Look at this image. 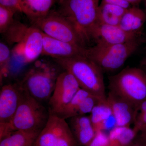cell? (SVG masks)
<instances>
[{"instance_id": "83f0119b", "label": "cell", "mask_w": 146, "mask_h": 146, "mask_svg": "<svg viewBox=\"0 0 146 146\" xmlns=\"http://www.w3.org/2000/svg\"><path fill=\"white\" fill-rule=\"evenodd\" d=\"M101 2L120 6L126 9L131 6L125 0H101Z\"/></svg>"}, {"instance_id": "5b68a950", "label": "cell", "mask_w": 146, "mask_h": 146, "mask_svg": "<svg viewBox=\"0 0 146 146\" xmlns=\"http://www.w3.org/2000/svg\"><path fill=\"white\" fill-rule=\"evenodd\" d=\"M4 34L15 44L12 53L22 63H33L42 55L43 33L36 27L14 22Z\"/></svg>"}, {"instance_id": "5bb4252c", "label": "cell", "mask_w": 146, "mask_h": 146, "mask_svg": "<svg viewBox=\"0 0 146 146\" xmlns=\"http://www.w3.org/2000/svg\"><path fill=\"white\" fill-rule=\"evenodd\" d=\"M85 48L50 37L43 33L42 55L52 59L66 58L84 54Z\"/></svg>"}, {"instance_id": "e575fe53", "label": "cell", "mask_w": 146, "mask_h": 146, "mask_svg": "<svg viewBox=\"0 0 146 146\" xmlns=\"http://www.w3.org/2000/svg\"><path fill=\"white\" fill-rule=\"evenodd\" d=\"M104 146H114L113 145H112V144H110V143L109 145H107Z\"/></svg>"}, {"instance_id": "6da1fadb", "label": "cell", "mask_w": 146, "mask_h": 146, "mask_svg": "<svg viewBox=\"0 0 146 146\" xmlns=\"http://www.w3.org/2000/svg\"><path fill=\"white\" fill-rule=\"evenodd\" d=\"M33 63L19 82L36 100L48 103L58 78L64 70L53 59H37Z\"/></svg>"}, {"instance_id": "30bf717a", "label": "cell", "mask_w": 146, "mask_h": 146, "mask_svg": "<svg viewBox=\"0 0 146 146\" xmlns=\"http://www.w3.org/2000/svg\"><path fill=\"white\" fill-rule=\"evenodd\" d=\"M80 89L74 76L64 70L58 76L54 90L48 102L50 113L56 114L63 109Z\"/></svg>"}, {"instance_id": "3957f363", "label": "cell", "mask_w": 146, "mask_h": 146, "mask_svg": "<svg viewBox=\"0 0 146 146\" xmlns=\"http://www.w3.org/2000/svg\"><path fill=\"white\" fill-rule=\"evenodd\" d=\"M50 115L48 108L32 96L22 86L21 100L16 113L10 124L0 131V138L15 131H41L46 124Z\"/></svg>"}, {"instance_id": "4316f807", "label": "cell", "mask_w": 146, "mask_h": 146, "mask_svg": "<svg viewBox=\"0 0 146 146\" xmlns=\"http://www.w3.org/2000/svg\"><path fill=\"white\" fill-rule=\"evenodd\" d=\"M0 5L11 9L15 12H21L19 0H0Z\"/></svg>"}, {"instance_id": "d4e9b609", "label": "cell", "mask_w": 146, "mask_h": 146, "mask_svg": "<svg viewBox=\"0 0 146 146\" xmlns=\"http://www.w3.org/2000/svg\"><path fill=\"white\" fill-rule=\"evenodd\" d=\"M133 128L138 133L146 126V100L139 107L138 115Z\"/></svg>"}, {"instance_id": "cb8c5ba5", "label": "cell", "mask_w": 146, "mask_h": 146, "mask_svg": "<svg viewBox=\"0 0 146 146\" xmlns=\"http://www.w3.org/2000/svg\"><path fill=\"white\" fill-rule=\"evenodd\" d=\"M16 13L11 9L0 5V32L4 34L14 23L13 16Z\"/></svg>"}, {"instance_id": "7a4b0ae2", "label": "cell", "mask_w": 146, "mask_h": 146, "mask_svg": "<svg viewBox=\"0 0 146 146\" xmlns=\"http://www.w3.org/2000/svg\"><path fill=\"white\" fill-rule=\"evenodd\" d=\"M53 59L74 76L80 88L106 100L103 71L94 61L83 54Z\"/></svg>"}, {"instance_id": "7402d4cb", "label": "cell", "mask_w": 146, "mask_h": 146, "mask_svg": "<svg viewBox=\"0 0 146 146\" xmlns=\"http://www.w3.org/2000/svg\"><path fill=\"white\" fill-rule=\"evenodd\" d=\"M112 112L107 100H102L94 108L89 116L91 122L96 131L102 130L105 122L111 117Z\"/></svg>"}, {"instance_id": "4fadbf2b", "label": "cell", "mask_w": 146, "mask_h": 146, "mask_svg": "<svg viewBox=\"0 0 146 146\" xmlns=\"http://www.w3.org/2000/svg\"><path fill=\"white\" fill-rule=\"evenodd\" d=\"M102 100H104L80 88L68 105L54 115L66 120L76 116L90 114L94 108Z\"/></svg>"}, {"instance_id": "ba28073f", "label": "cell", "mask_w": 146, "mask_h": 146, "mask_svg": "<svg viewBox=\"0 0 146 146\" xmlns=\"http://www.w3.org/2000/svg\"><path fill=\"white\" fill-rule=\"evenodd\" d=\"M33 146H80L65 119L50 113Z\"/></svg>"}, {"instance_id": "ac0fdd59", "label": "cell", "mask_w": 146, "mask_h": 146, "mask_svg": "<svg viewBox=\"0 0 146 146\" xmlns=\"http://www.w3.org/2000/svg\"><path fill=\"white\" fill-rule=\"evenodd\" d=\"M146 21V13L138 6L130 7L122 17L119 26L127 32L141 31Z\"/></svg>"}, {"instance_id": "603a6c76", "label": "cell", "mask_w": 146, "mask_h": 146, "mask_svg": "<svg viewBox=\"0 0 146 146\" xmlns=\"http://www.w3.org/2000/svg\"><path fill=\"white\" fill-rule=\"evenodd\" d=\"M11 52L7 45L2 42L0 43V80H3L8 75L10 62Z\"/></svg>"}, {"instance_id": "ffe728a7", "label": "cell", "mask_w": 146, "mask_h": 146, "mask_svg": "<svg viewBox=\"0 0 146 146\" xmlns=\"http://www.w3.org/2000/svg\"><path fill=\"white\" fill-rule=\"evenodd\" d=\"M40 132L15 131L1 138L0 146H33Z\"/></svg>"}, {"instance_id": "9a60e30c", "label": "cell", "mask_w": 146, "mask_h": 146, "mask_svg": "<svg viewBox=\"0 0 146 146\" xmlns=\"http://www.w3.org/2000/svg\"><path fill=\"white\" fill-rule=\"evenodd\" d=\"M107 100L111 107L117 127H130L134 124L138 111L133 105L108 91Z\"/></svg>"}, {"instance_id": "1f68e13d", "label": "cell", "mask_w": 146, "mask_h": 146, "mask_svg": "<svg viewBox=\"0 0 146 146\" xmlns=\"http://www.w3.org/2000/svg\"><path fill=\"white\" fill-rule=\"evenodd\" d=\"M141 65V66H142V69H143L146 73V64H143V65Z\"/></svg>"}, {"instance_id": "52a82bcc", "label": "cell", "mask_w": 146, "mask_h": 146, "mask_svg": "<svg viewBox=\"0 0 146 146\" xmlns=\"http://www.w3.org/2000/svg\"><path fill=\"white\" fill-rule=\"evenodd\" d=\"M144 42L143 35L123 44H96L85 48L84 55L96 63L103 71H115L121 68Z\"/></svg>"}, {"instance_id": "44dd1931", "label": "cell", "mask_w": 146, "mask_h": 146, "mask_svg": "<svg viewBox=\"0 0 146 146\" xmlns=\"http://www.w3.org/2000/svg\"><path fill=\"white\" fill-rule=\"evenodd\" d=\"M138 134L130 127H116L110 131V143L114 146H127L136 139Z\"/></svg>"}, {"instance_id": "f1b7e54d", "label": "cell", "mask_w": 146, "mask_h": 146, "mask_svg": "<svg viewBox=\"0 0 146 146\" xmlns=\"http://www.w3.org/2000/svg\"><path fill=\"white\" fill-rule=\"evenodd\" d=\"M136 138L144 146H146V126L138 133Z\"/></svg>"}, {"instance_id": "484cf974", "label": "cell", "mask_w": 146, "mask_h": 146, "mask_svg": "<svg viewBox=\"0 0 146 146\" xmlns=\"http://www.w3.org/2000/svg\"><path fill=\"white\" fill-rule=\"evenodd\" d=\"M110 144L108 135L105 133L104 131H98L95 137L87 146H104Z\"/></svg>"}, {"instance_id": "277c9868", "label": "cell", "mask_w": 146, "mask_h": 146, "mask_svg": "<svg viewBox=\"0 0 146 146\" xmlns=\"http://www.w3.org/2000/svg\"><path fill=\"white\" fill-rule=\"evenodd\" d=\"M101 0H60L57 11L70 21L85 44L97 23Z\"/></svg>"}, {"instance_id": "d6986e66", "label": "cell", "mask_w": 146, "mask_h": 146, "mask_svg": "<svg viewBox=\"0 0 146 146\" xmlns=\"http://www.w3.org/2000/svg\"><path fill=\"white\" fill-rule=\"evenodd\" d=\"M127 9L120 6L101 2L98 10L97 23L119 26Z\"/></svg>"}, {"instance_id": "4dcf8cb0", "label": "cell", "mask_w": 146, "mask_h": 146, "mask_svg": "<svg viewBox=\"0 0 146 146\" xmlns=\"http://www.w3.org/2000/svg\"><path fill=\"white\" fill-rule=\"evenodd\" d=\"M127 146H144L141 143V142H140L137 138H136V139L134 140L131 143L129 144Z\"/></svg>"}, {"instance_id": "836d02e7", "label": "cell", "mask_w": 146, "mask_h": 146, "mask_svg": "<svg viewBox=\"0 0 146 146\" xmlns=\"http://www.w3.org/2000/svg\"><path fill=\"white\" fill-rule=\"evenodd\" d=\"M144 1H145V12L146 13V0H144Z\"/></svg>"}, {"instance_id": "8fae6325", "label": "cell", "mask_w": 146, "mask_h": 146, "mask_svg": "<svg viewBox=\"0 0 146 146\" xmlns=\"http://www.w3.org/2000/svg\"><path fill=\"white\" fill-rule=\"evenodd\" d=\"M143 35L141 31H126L119 26L97 23L91 30L90 39L96 42V44L114 45L126 43Z\"/></svg>"}, {"instance_id": "e0dca14e", "label": "cell", "mask_w": 146, "mask_h": 146, "mask_svg": "<svg viewBox=\"0 0 146 146\" xmlns=\"http://www.w3.org/2000/svg\"><path fill=\"white\" fill-rule=\"evenodd\" d=\"M55 0H19L21 12L34 25L51 11Z\"/></svg>"}, {"instance_id": "f546056e", "label": "cell", "mask_w": 146, "mask_h": 146, "mask_svg": "<svg viewBox=\"0 0 146 146\" xmlns=\"http://www.w3.org/2000/svg\"><path fill=\"white\" fill-rule=\"evenodd\" d=\"M132 6H138L142 0H125Z\"/></svg>"}, {"instance_id": "7c38bea8", "label": "cell", "mask_w": 146, "mask_h": 146, "mask_svg": "<svg viewBox=\"0 0 146 146\" xmlns=\"http://www.w3.org/2000/svg\"><path fill=\"white\" fill-rule=\"evenodd\" d=\"M22 86L19 82L3 85L0 91V130L10 124L21 100Z\"/></svg>"}, {"instance_id": "9c48e42d", "label": "cell", "mask_w": 146, "mask_h": 146, "mask_svg": "<svg viewBox=\"0 0 146 146\" xmlns=\"http://www.w3.org/2000/svg\"><path fill=\"white\" fill-rule=\"evenodd\" d=\"M32 25L50 37L84 47L72 24L57 11H50L46 17Z\"/></svg>"}, {"instance_id": "d6a6232c", "label": "cell", "mask_w": 146, "mask_h": 146, "mask_svg": "<svg viewBox=\"0 0 146 146\" xmlns=\"http://www.w3.org/2000/svg\"><path fill=\"white\" fill-rule=\"evenodd\" d=\"M146 55L145 57V58L143 59V60H142V62H141V65H143V64H146Z\"/></svg>"}, {"instance_id": "2e32d148", "label": "cell", "mask_w": 146, "mask_h": 146, "mask_svg": "<svg viewBox=\"0 0 146 146\" xmlns=\"http://www.w3.org/2000/svg\"><path fill=\"white\" fill-rule=\"evenodd\" d=\"M69 126L80 146H87L95 137L97 131L89 116L86 115L70 118Z\"/></svg>"}, {"instance_id": "8992f818", "label": "cell", "mask_w": 146, "mask_h": 146, "mask_svg": "<svg viewBox=\"0 0 146 146\" xmlns=\"http://www.w3.org/2000/svg\"><path fill=\"white\" fill-rule=\"evenodd\" d=\"M109 91L129 102L139 110L146 100V73L142 68L127 67L108 77Z\"/></svg>"}]
</instances>
